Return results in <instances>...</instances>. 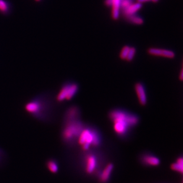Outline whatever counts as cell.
<instances>
[{"label":"cell","mask_w":183,"mask_h":183,"mask_svg":"<svg viewBox=\"0 0 183 183\" xmlns=\"http://www.w3.org/2000/svg\"><path fill=\"white\" fill-rule=\"evenodd\" d=\"M25 109L33 117L41 119L43 116V112L45 110V105L41 97H38L32 99L26 103Z\"/></svg>","instance_id":"4"},{"label":"cell","mask_w":183,"mask_h":183,"mask_svg":"<svg viewBox=\"0 0 183 183\" xmlns=\"http://www.w3.org/2000/svg\"><path fill=\"white\" fill-rule=\"evenodd\" d=\"M136 50L135 47H130V49L129 51V53H128V55L127 56L126 59L127 61L130 62L133 59L134 57L135 56V54H136Z\"/></svg>","instance_id":"17"},{"label":"cell","mask_w":183,"mask_h":183,"mask_svg":"<svg viewBox=\"0 0 183 183\" xmlns=\"http://www.w3.org/2000/svg\"><path fill=\"white\" fill-rule=\"evenodd\" d=\"M109 116L113 122L114 132L120 136L125 135L130 127L134 126L139 122L137 116L122 110L112 111Z\"/></svg>","instance_id":"1"},{"label":"cell","mask_w":183,"mask_h":183,"mask_svg":"<svg viewBox=\"0 0 183 183\" xmlns=\"http://www.w3.org/2000/svg\"><path fill=\"white\" fill-rule=\"evenodd\" d=\"M180 80L181 81H183V70H181V72H180Z\"/></svg>","instance_id":"22"},{"label":"cell","mask_w":183,"mask_h":183,"mask_svg":"<svg viewBox=\"0 0 183 183\" xmlns=\"http://www.w3.org/2000/svg\"><path fill=\"white\" fill-rule=\"evenodd\" d=\"M36 1H38V2H39V1H41V0H35Z\"/></svg>","instance_id":"24"},{"label":"cell","mask_w":183,"mask_h":183,"mask_svg":"<svg viewBox=\"0 0 183 183\" xmlns=\"http://www.w3.org/2000/svg\"><path fill=\"white\" fill-rule=\"evenodd\" d=\"M78 114H79V111L77 108L74 107H71L66 113L65 119H66L67 121L75 120V119L78 116Z\"/></svg>","instance_id":"14"},{"label":"cell","mask_w":183,"mask_h":183,"mask_svg":"<svg viewBox=\"0 0 183 183\" xmlns=\"http://www.w3.org/2000/svg\"><path fill=\"white\" fill-rule=\"evenodd\" d=\"M78 90V85L75 83H68L64 85L57 96L59 102L64 100H70L72 99Z\"/></svg>","instance_id":"5"},{"label":"cell","mask_w":183,"mask_h":183,"mask_svg":"<svg viewBox=\"0 0 183 183\" xmlns=\"http://www.w3.org/2000/svg\"><path fill=\"white\" fill-rule=\"evenodd\" d=\"M133 3V0H120V10H122Z\"/></svg>","instance_id":"19"},{"label":"cell","mask_w":183,"mask_h":183,"mask_svg":"<svg viewBox=\"0 0 183 183\" xmlns=\"http://www.w3.org/2000/svg\"><path fill=\"white\" fill-rule=\"evenodd\" d=\"M130 49V46H124L120 54V57L123 59V60H126V59L127 56L129 53V51Z\"/></svg>","instance_id":"18"},{"label":"cell","mask_w":183,"mask_h":183,"mask_svg":"<svg viewBox=\"0 0 183 183\" xmlns=\"http://www.w3.org/2000/svg\"><path fill=\"white\" fill-rule=\"evenodd\" d=\"M78 143L86 151L91 146H98L100 143V138L97 132L90 129H83L78 136Z\"/></svg>","instance_id":"2"},{"label":"cell","mask_w":183,"mask_h":183,"mask_svg":"<svg viewBox=\"0 0 183 183\" xmlns=\"http://www.w3.org/2000/svg\"><path fill=\"white\" fill-rule=\"evenodd\" d=\"M113 169V164H108L103 170L100 175V181L101 183H106L109 180Z\"/></svg>","instance_id":"10"},{"label":"cell","mask_w":183,"mask_h":183,"mask_svg":"<svg viewBox=\"0 0 183 183\" xmlns=\"http://www.w3.org/2000/svg\"><path fill=\"white\" fill-rule=\"evenodd\" d=\"M46 167L50 172H51L52 173H54V174L57 173L59 169V167H58L57 162L53 159H50L47 161Z\"/></svg>","instance_id":"16"},{"label":"cell","mask_w":183,"mask_h":183,"mask_svg":"<svg viewBox=\"0 0 183 183\" xmlns=\"http://www.w3.org/2000/svg\"><path fill=\"white\" fill-rule=\"evenodd\" d=\"M142 7V3L138 2L136 3H132L131 5H130L126 8L120 10V15H122V17L124 18L127 16L136 14L138 11L141 9Z\"/></svg>","instance_id":"9"},{"label":"cell","mask_w":183,"mask_h":183,"mask_svg":"<svg viewBox=\"0 0 183 183\" xmlns=\"http://www.w3.org/2000/svg\"><path fill=\"white\" fill-rule=\"evenodd\" d=\"M135 88L139 103L142 106H145L147 103V96L143 85L141 83H136Z\"/></svg>","instance_id":"7"},{"label":"cell","mask_w":183,"mask_h":183,"mask_svg":"<svg viewBox=\"0 0 183 183\" xmlns=\"http://www.w3.org/2000/svg\"><path fill=\"white\" fill-rule=\"evenodd\" d=\"M97 161L93 155H87L85 158V171L88 174H92L97 167Z\"/></svg>","instance_id":"8"},{"label":"cell","mask_w":183,"mask_h":183,"mask_svg":"<svg viewBox=\"0 0 183 183\" xmlns=\"http://www.w3.org/2000/svg\"><path fill=\"white\" fill-rule=\"evenodd\" d=\"M4 152L0 149V165L2 164L4 159Z\"/></svg>","instance_id":"20"},{"label":"cell","mask_w":183,"mask_h":183,"mask_svg":"<svg viewBox=\"0 0 183 183\" xmlns=\"http://www.w3.org/2000/svg\"><path fill=\"white\" fill-rule=\"evenodd\" d=\"M11 10V4L7 0H0V13L3 15L10 14Z\"/></svg>","instance_id":"13"},{"label":"cell","mask_w":183,"mask_h":183,"mask_svg":"<svg viewBox=\"0 0 183 183\" xmlns=\"http://www.w3.org/2000/svg\"><path fill=\"white\" fill-rule=\"evenodd\" d=\"M149 1H152V0H137V2H140V3H144V2H149Z\"/></svg>","instance_id":"21"},{"label":"cell","mask_w":183,"mask_h":183,"mask_svg":"<svg viewBox=\"0 0 183 183\" xmlns=\"http://www.w3.org/2000/svg\"><path fill=\"white\" fill-rule=\"evenodd\" d=\"M158 1L159 0H152V2H158Z\"/></svg>","instance_id":"23"},{"label":"cell","mask_w":183,"mask_h":183,"mask_svg":"<svg viewBox=\"0 0 183 183\" xmlns=\"http://www.w3.org/2000/svg\"><path fill=\"white\" fill-rule=\"evenodd\" d=\"M148 52L149 55L156 57H162L170 59L174 58L175 57V54L174 52L168 49L151 47L148 49Z\"/></svg>","instance_id":"6"},{"label":"cell","mask_w":183,"mask_h":183,"mask_svg":"<svg viewBox=\"0 0 183 183\" xmlns=\"http://www.w3.org/2000/svg\"><path fill=\"white\" fill-rule=\"evenodd\" d=\"M123 18H125L127 22L135 25H142L144 23V20L142 17L136 14L127 16Z\"/></svg>","instance_id":"11"},{"label":"cell","mask_w":183,"mask_h":183,"mask_svg":"<svg viewBox=\"0 0 183 183\" xmlns=\"http://www.w3.org/2000/svg\"><path fill=\"white\" fill-rule=\"evenodd\" d=\"M142 160L145 164L150 166H157L160 164L159 159L152 155H145Z\"/></svg>","instance_id":"12"},{"label":"cell","mask_w":183,"mask_h":183,"mask_svg":"<svg viewBox=\"0 0 183 183\" xmlns=\"http://www.w3.org/2000/svg\"><path fill=\"white\" fill-rule=\"evenodd\" d=\"M171 168L173 171L180 172L182 174L183 172V159L182 157L178 158L177 162L172 164L171 165Z\"/></svg>","instance_id":"15"},{"label":"cell","mask_w":183,"mask_h":183,"mask_svg":"<svg viewBox=\"0 0 183 183\" xmlns=\"http://www.w3.org/2000/svg\"><path fill=\"white\" fill-rule=\"evenodd\" d=\"M83 129V124L75 120L67 121V123L62 132V138L67 142L72 141L78 137Z\"/></svg>","instance_id":"3"}]
</instances>
